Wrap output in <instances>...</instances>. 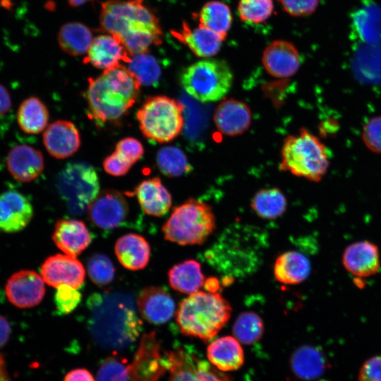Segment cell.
<instances>
[{
  "mask_svg": "<svg viewBox=\"0 0 381 381\" xmlns=\"http://www.w3.org/2000/svg\"><path fill=\"white\" fill-rule=\"evenodd\" d=\"M198 20L200 25L215 32L224 40L231 28L232 15L226 4L210 1L202 7Z\"/></svg>",
  "mask_w": 381,
  "mask_h": 381,
  "instance_id": "35",
  "label": "cell"
},
{
  "mask_svg": "<svg viewBox=\"0 0 381 381\" xmlns=\"http://www.w3.org/2000/svg\"><path fill=\"white\" fill-rule=\"evenodd\" d=\"M183 109V105L180 102L169 97H149L136 114L142 133L155 143L171 141L182 131L184 126Z\"/></svg>",
  "mask_w": 381,
  "mask_h": 381,
  "instance_id": "9",
  "label": "cell"
},
{
  "mask_svg": "<svg viewBox=\"0 0 381 381\" xmlns=\"http://www.w3.org/2000/svg\"><path fill=\"white\" fill-rule=\"evenodd\" d=\"M175 315L182 334L207 341L227 323L231 307L218 292L198 291L180 303Z\"/></svg>",
  "mask_w": 381,
  "mask_h": 381,
  "instance_id": "5",
  "label": "cell"
},
{
  "mask_svg": "<svg viewBox=\"0 0 381 381\" xmlns=\"http://www.w3.org/2000/svg\"><path fill=\"white\" fill-rule=\"evenodd\" d=\"M63 381H95V380L88 370L76 368L69 371Z\"/></svg>",
  "mask_w": 381,
  "mask_h": 381,
  "instance_id": "49",
  "label": "cell"
},
{
  "mask_svg": "<svg viewBox=\"0 0 381 381\" xmlns=\"http://www.w3.org/2000/svg\"><path fill=\"white\" fill-rule=\"evenodd\" d=\"M141 84L121 64L88 80V116L98 126L120 120L135 104Z\"/></svg>",
  "mask_w": 381,
  "mask_h": 381,
  "instance_id": "4",
  "label": "cell"
},
{
  "mask_svg": "<svg viewBox=\"0 0 381 381\" xmlns=\"http://www.w3.org/2000/svg\"><path fill=\"white\" fill-rule=\"evenodd\" d=\"M274 10L272 0H240L238 13L246 23L258 24L267 20Z\"/></svg>",
  "mask_w": 381,
  "mask_h": 381,
  "instance_id": "40",
  "label": "cell"
},
{
  "mask_svg": "<svg viewBox=\"0 0 381 381\" xmlns=\"http://www.w3.org/2000/svg\"><path fill=\"white\" fill-rule=\"evenodd\" d=\"M133 194L143 210L148 215L160 217L171 209V195L158 177L142 181Z\"/></svg>",
  "mask_w": 381,
  "mask_h": 381,
  "instance_id": "26",
  "label": "cell"
},
{
  "mask_svg": "<svg viewBox=\"0 0 381 381\" xmlns=\"http://www.w3.org/2000/svg\"><path fill=\"white\" fill-rule=\"evenodd\" d=\"M87 307L89 332L101 346L121 349L138 339L143 324L131 296L110 291L95 293L88 298Z\"/></svg>",
  "mask_w": 381,
  "mask_h": 381,
  "instance_id": "1",
  "label": "cell"
},
{
  "mask_svg": "<svg viewBox=\"0 0 381 381\" xmlns=\"http://www.w3.org/2000/svg\"><path fill=\"white\" fill-rule=\"evenodd\" d=\"M353 27L363 42L376 44L381 42V8L368 3L362 5L352 18Z\"/></svg>",
  "mask_w": 381,
  "mask_h": 381,
  "instance_id": "32",
  "label": "cell"
},
{
  "mask_svg": "<svg viewBox=\"0 0 381 381\" xmlns=\"http://www.w3.org/2000/svg\"><path fill=\"white\" fill-rule=\"evenodd\" d=\"M171 35L197 56L210 58L220 50L223 40L215 32L201 26L190 28L183 22L178 30H173Z\"/></svg>",
  "mask_w": 381,
  "mask_h": 381,
  "instance_id": "25",
  "label": "cell"
},
{
  "mask_svg": "<svg viewBox=\"0 0 381 381\" xmlns=\"http://www.w3.org/2000/svg\"><path fill=\"white\" fill-rule=\"evenodd\" d=\"M213 121L220 133L227 136H236L249 128L252 114L245 102L236 99H227L222 101L215 109Z\"/></svg>",
  "mask_w": 381,
  "mask_h": 381,
  "instance_id": "20",
  "label": "cell"
},
{
  "mask_svg": "<svg viewBox=\"0 0 381 381\" xmlns=\"http://www.w3.org/2000/svg\"><path fill=\"white\" fill-rule=\"evenodd\" d=\"M115 151L132 165L144 154L143 145L134 138H126L119 141L116 145Z\"/></svg>",
  "mask_w": 381,
  "mask_h": 381,
  "instance_id": "45",
  "label": "cell"
},
{
  "mask_svg": "<svg viewBox=\"0 0 381 381\" xmlns=\"http://www.w3.org/2000/svg\"><path fill=\"white\" fill-rule=\"evenodd\" d=\"M114 250L121 265L132 271L145 268L150 258L148 242L137 234H127L121 236L115 243Z\"/></svg>",
  "mask_w": 381,
  "mask_h": 381,
  "instance_id": "27",
  "label": "cell"
},
{
  "mask_svg": "<svg viewBox=\"0 0 381 381\" xmlns=\"http://www.w3.org/2000/svg\"><path fill=\"white\" fill-rule=\"evenodd\" d=\"M85 62L95 68L107 70L129 62L131 55L122 42L115 36L104 34L97 36L87 50Z\"/></svg>",
  "mask_w": 381,
  "mask_h": 381,
  "instance_id": "23",
  "label": "cell"
},
{
  "mask_svg": "<svg viewBox=\"0 0 381 381\" xmlns=\"http://www.w3.org/2000/svg\"><path fill=\"white\" fill-rule=\"evenodd\" d=\"M42 139L47 151L56 159L73 155L80 145L78 130L72 122L66 120H58L49 125Z\"/></svg>",
  "mask_w": 381,
  "mask_h": 381,
  "instance_id": "21",
  "label": "cell"
},
{
  "mask_svg": "<svg viewBox=\"0 0 381 381\" xmlns=\"http://www.w3.org/2000/svg\"><path fill=\"white\" fill-rule=\"evenodd\" d=\"M362 138L368 149L381 153V116L372 118L365 123Z\"/></svg>",
  "mask_w": 381,
  "mask_h": 381,
  "instance_id": "44",
  "label": "cell"
},
{
  "mask_svg": "<svg viewBox=\"0 0 381 381\" xmlns=\"http://www.w3.org/2000/svg\"><path fill=\"white\" fill-rule=\"evenodd\" d=\"M283 9L295 17L308 16L317 9L319 0H278Z\"/></svg>",
  "mask_w": 381,
  "mask_h": 381,
  "instance_id": "46",
  "label": "cell"
},
{
  "mask_svg": "<svg viewBox=\"0 0 381 381\" xmlns=\"http://www.w3.org/2000/svg\"><path fill=\"white\" fill-rule=\"evenodd\" d=\"M49 111L47 106L37 97H29L20 104L17 122L20 128L28 134H37L47 125Z\"/></svg>",
  "mask_w": 381,
  "mask_h": 381,
  "instance_id": "33",
  "label": "cell"
},
{
  "mask_svg": "<svg viewBox=\"0 0 381 381\" xmlns=\"http://www.w3.org/2000/svg\"><path fill=\"white\" fill-rule=\"evenodd\" d=\"M168 279L173 289L188 295L200 291L205 282L201 265L195 260L174 265L169 270Z\"/></svg>",
  "mask_w": 381,
  "mask_h": 381,
  "instance_id": "30",
  "label": "cell"
},
{
  "mask_svg": "<svg viewBox=\"0 0 381 381\" xmlns=\"http://www.w3.org/2000/svg\"><path fill=\"white\" fill-rule=\"evenodd\" d=\"M267 241L262 231L251 226L227 227L205 253L207 262L227 277H241L260 265Z\"/></svg>",
  "mask_w": 381,
  "mask_h": 381,
  "instance_id": "3",
  "label": "cell"
},
{
  "mask_svg": "<svg viewBox=\"0 0 381 381\" xmlns=\"http://www.w3.org/2000/svg\"><path fill=\"white\" fill-rule=\"evenodd\" d=\"M131 167L132 164L116 151L107 156L103 161L104 171L114 176L126 175Z\"/></svg>",
  "mask_w": 381,
  "mask_h": 381,
  "instance_id": "47",
  "label": "cell"
},
{
  "mask_svg": "<svg viewBox=\"0 0 381 381\" xmlns=\"http://www.w3.org/2000/svg\"><path fill=\"white\" fill-rule=\"evenodd\" d=\"M341 262L346 270L358 278L373 276L381 267L377 246L365 240L349 244L343 252Z\"/></svg>",
  "mask_w": 381,
  "mask_h": 381,
  "instance_id": "17",
  "label": "cell"
},
{
  "mask_svg": "<svg viewBox=\"0 0 381 381\" xmlns=\"http://www.w3.org/2000/svg\"><path fill=\"white\" fill-rule=\"evenodd\" d=\"M6 167L16 180L28 183L34 181L42 174L44 161L39 150L28 145H18L9 150Z\"/></svg>",
  "mask_w": 381,
  "mask_h": 381,
  "instance_id": "22",
  "label": "cell"
},
{
  "mask_svg": "<svg viewBox=\"0 0 381 381\" xmlns=\"http://www.w3.org/2000/svg\"><path fill=\"white\" fill-rule=\"evenodd\" d=\"M129 213V206L123 195L113 189L99 193L87 209L90 222L97 227L109 230L121 226Z\"/></svg>",
  "mask_w": 381,
  "mask_h": 381,
  "instance_id": "13",
  "label": "cell"
},
{
  "mask_svg": "<svg viewBox=\"0 0 381 381\" xmlns=\"http://www.w3.org/2000/svg\"><path fill=\"white\" fill-rule=\"evenodd\" d=\"M41 276L44 282L52 287L68 285L78 289L84 282L85 271L75 258L57 254L44 260L41 267Z\"/></svg>",
  "mask_w": 381,
  "mask_h": 381,
  "instance_id": "15",
  "label": "cell"
},
{
  "mask_svg": "<svg viewBox=\"0 0 381 381\" xmlns=\"http://www.w3.org/2000/svg\"><path fill=\"white\" fill-rule=\"evenodd\" d=\"M156 162L160 171L170 177L183 175L190 168L185 154L174 146L161 148L157 153Z\"/></svg>",
  "mask_w": 381,
  "mask_h": 381,
  "instance_id": "39",
  "label": "cell"
},
{
  "mask_svg": "<svg viewBox=\"0 0 381 381\" xmlns=\"http://www.w3.org/2000/svg\"><path fill=\"white\" fill-rule=\"evenodd\" d=\"M273 271L279 282L287 285H296L303 282L309 277L311 264L303 253L289 250L277 258Z\"/></svg>",
  "mask_w": 381,
  "mask_h": 381,
  "instance_id": "29",
  "label": "cell"
},
{
  "mask_svg": "<svg viewBox=\"0 0 381 381\" xmlns=\"http://www.w3.org/2000/svg\"><path fill=\"white\" fill-rule=\"evenodd\" d=\"M138 308L142 318L153 325L169 322L175 313V303L170 294L158 286L143 289L137 299Z\"/></svg>",
  "mask_w": 381,
  "mask_h": 381,
  "instance_id": "19",
  "label": "cell"
},
{
  "mask_svg": "<svg viewBox=\"0 0 381 381\" xmlns=\"http://www.w3.org/2000/svg\"><path fill=\"white\" fill-rule=\"evenodd\" d=\"M81 294L78 289L68 285L57 287L54 295V303L60 315H68L73 312L81 301Z\"/></svg>",
  "mask_w": 381,
  "mask_h": 381,
  "instance_id": "43",
  "label": "cell"
},
{
  "mask_svg": "<svg viewBox=\"0 0 381 381\" xmlns=\"http://www.w3.org/2000/svg\"><path fill=\"white\" fill-rule=\"evenodd\" d=\"M298 49L290 42L277 40L272 42L263 51L262 63L266 71L277 78L294 75L301 66Z\"/></svg>",
  "mask_w": 381,
  "mask_h": 381,
  "instance_id": "16",
  "label": "cell"
},
{
  "mask_svg": "<svg viewBox=\"0 0 381 381\" xmlns=\"http://www.w3.org/2000/svg\"><path fill=\"white\" fill-rule=\"evenodd\" d=\"M99 21L101 30L116 37L131 56L162 43L159 20L143 0H107L102 4Z\"/></svg>",
  "mask_w": 381,
  "mask_h": 381,
  "instance_id": "2",
  "label": "cell"
},
{
  "mask_svg": "<svg viewBox=\"0 0 381 381\" xmlns=\"http://www.w3.org/2000/svg\"><path fill=\"white\" fill-rule=\"evenodd\" d=\"M11 335V326L6 318L0 315V349L8 342Z\"/></svg>",
  "mask_w": 381,
  "mask_h": 381,
  "instance_id": "51",
  "label": "cell"
},
{
  "mask_svg": "<svg viewBox=\"0 0 381 381\" xmlns=\"http://www.w3.org/2000/svg\"><path fill=\"white\" fill-rule=\"evenodd\" d=\"M92 40L90 28L78 22L64 24L58 35L61 49L71 56H80L86 53Z\"/></svg>",
  "mask_w": 381,
  "mask_h": 381,
  "instance_id": "34",
  "label": "cell"
},
{
  "mask_svg": "<svg viewBox=\"0 0 381 381\" xmlns=\"http://www.w3.org/2000/svg\"><path fill=\"white\" fill-rule=\"evenodd\" d=\"M57 188L68 211L83 214L99 193L98 175L90 164L68 163L59 173Z\"/></svg>",
  "mask_w": 381,
  "mask_h": 381,
  "instance_id": "10",
  "label": "cell"
},
{
  "mask_svg": "<svg viewBox=\"0 0 381 381\" xmlns=\"http://www.w3.org/2000/svg\"><path fill=\"white\" fill-rule=\"evenodd\" d=\"M90 1H92V0H68V3L72 6H82Z\"/></svg>",
  "mask_w": 381,
  "mask_h": 381,
  "instance_id": "53",
  "label": "cell"
},
{
  "mask_svg": "<svg viewBox=\"0 0 381 381\" xmlns=\"http://www.w3.org/2000/svg\"><path fill=\"white\" fill-rule=\"evenodd\" d=\"M87 268L90 279L97 285H107L114 278L115 267L106 255H92L87 261Z\"/></svg>",
  "mask_w": 381,
  "mask_h": 381,
  "instance_id": "41",
  "label": "cell"
},
{
  "mask_svg": "<svg viewBox=\"0 0 381 381\" xmlns=\"http://www.w3.org/2000/svg\"><path fill=\"white\" fill-rule=\"evenodd\" d=\"M167 370V358L165 354H161L156 332L143 334L133 359L128 365V381H158Z\"/></svg>",
  "mask_w": 381,
  "mask_h": 381,
  "instance_id": "12",
  "label": "cell"
},
{
  "mask_svg": "<svg viewBox=\"0 0 381 381\" xmlns=\"http://www.w3.org/2000/svg\"><path fill=\"white\" fill-rule=\"evenodd\" d=\"M264 332L262 319L255 312H242L236 318L233 333L241 343L253 344L259 341Z\"/></svg>",
  "mask_w": 381,
  "mask_h": 381,
  "instance_id": "38",
  "label": "cell"
},
{
  "mask_svg": "<svg viewBox=\"0 0 381 381\" xmlns=\"http://www.w3.org/2000/svg\"><path fill=\"white\" fill-rule=\"evenodd\" d=\"M207 357L212 365L223 372L238 370L244 362L241 342L231 336L213 340L207 346Z\"/></svg>",
  "mask_w": 381,
  "mask_h": 381,
  "instance_id": "28",
  "label": "cell"
},
{
  "mask_svg": "<svg viewBox=\"0 0 381 381\" xmlns=\"http://www.w3.org/2000/svg\"><path fill=\"white\" fill-rule=\"evenodd\" d=\"M52 239L65 254L76 258L87 248L92 237L83 222L62 219L55 224Z\"/></svg>",
  "mask_w": 381,
  "mask_h": 381,
  "instance_id": "24",
  "label": "cell"
},
{
  "mask_svg": "<svg viewBox=\"0 0 381 381\" xmlns=\"http://www.w3.org/2000/svg\"><path fill=\"white\" fill-rule=\"evenodd\" d=\"M168 381H230L228 376L209 362L183 348L164 353Z\"/></svg>",
  "mask_w": 381,
  "mask_h": 381,
  "instance_id": "11",
  "label": "cell"
},
{
  "mask_svg": "<svg viewBox=\"0 0 381 381\" xmlns=\"http://www.w3.org/2000/svg\"><path fill=\"white\" fill-rule=\"evenodd\" d=\"M0 381H11L6 369L4 358L1 354H0Z\"/></svg>",
  "mask_w": 381,
  "mask_h": 381,
  "instance_id": "52",
  "label": "cell"
},
{
  "mask_svg": "<svg viewBox=\"0 0 381 381\" xmlns=\"http://www.w3.org/2000/svg\"><path fill=\"white\" fill-rule=\"evenodd\" d=\"M291 367L298 378L312 380L322 375L326 368V361L318 349L304 345L293 353Z\"/></svg>",
  "mask_w": 381,
  "mask_h": 381,
  "instance_id": "31",
  "label": "cell"
},
{
  "mask_svg": "<svg viewBox=\"0 0 381 381\" xmlns=\"http://www.w3.org/2000/svg\"><path fill=\"white\" fill-rule=\"evenodd\" d=\"M359 381H381V356L366 360L360 368Z\"/></svg>",
  "mask_w": 381,
  "mask_h": 381,
  "instance_id": "48",
  "label": "cell"
},
{
  "mask_svg": "<svg viewBox=\"0 0 381 381\" xmlns=\"http://www.w3.org/2000/svg\"><path fill=\"white\" fill-rule=\"evenodd\" d=\"M5 291L13 305L21 308H32L38 305L44 296V281L34 271L20 270L8 279Z\"/></svg>",
  "mask_w": 381,
  "mask_h": 381,
  "instance_id": "14",
  "label": "cell"
},
{
  "mask_svg": "<svg viewBox=\"0 0 381 381\" xmlns=\"http://www.w3.org/2000/svg\"><path fill=\"white\" fill-rule=\"evenodd\" d=\"M286 206V198L277 188L258 190L250 202V207L255 213L265 219H274L279 217L285 212Z\"/></svg>",
  "mask_w": 381,
  "mask_h": 381,
  "instance_id": "36",
  "label": "cell"
},
{
  "mask_svg": "<svg viewBox=\"0 0 381 381\" xmlns=\"http://www.w3.org/2000/svg\"><path fill=\"white\" fill-rule=\"evenodd\" d=\"M33 207L28 198L15 190L0 193V231L16 233L31 221Z\"/></svg>",
  "mask_w": 381,
  "mask_h": 381,
  "instance_id": "18",
  "label": "cell"
},
{
  "mask_svg": "<svg viewBox=\"0 0 381 381\" xmlns=\"http://www.w3.org/2000/svg\"><path fill=\"white\" fill-rule=\"evenodd\" d=\"M128 365L117 356L107 357L99 366L97 381H128Z\"/></svg>",
  "mask_w": 381,
  "mask_h": 381,
  "instance_id": "42",
  "label": "cell"
},
{
  "mask_svg": "<svg viewBox=\"0 0 381 381\" xmlns=\"http://www.w3.org/2000/svg\"><path fill=\"white\" fill-rule=\"evenodd\" d=\"M234 75L222 59H206L193 63L182 71L180 81L185 91L202 102L223 99L233 84Z\"/></svg>",
  "mask_w": 381,
  "mask_h": 381,
  "instance_id": "8",
  "label": "cell"
},
{
  "mask_svg": "<svg viewBox=\"0 0 381 381\" xmlns=\"http://www.w3.org/2000/svg\"><path fill=\"white\" fill-rule=\"evenodd\" d=\"M329 167L325 145L305 128L287 136L281 149L279 169L311 181H320Z\"/></svg>",
  "mask_w": 381,
  "mask_h": 381,
  "instance_id": "6",
  "label": "cell"
},
{
  "mask_svg": "<svg viewBox=\"0 0 381 381\" xmlns=\"http://www.w3.org/2000/svg\"><path fill=\"white\" fill-rule=\"evenodd\" d=\"M216 226L212 207L207 203L190 198L174 208L162 226L165 239L181 246L201 245Z\"/></svg>",
  "mask_w": 381,
  "mask_h": 381,
  "instance_id": "7",
  "label": "cell"
},
{
  "mask_svg": "<svg viewBox=\"0 0 381 381\" xmlns=\"http://www.w3.org/2000/svg\"><path fill=\"white\" fill-rule=\"evenodd\" d=\"M12 107L11 95L7 88L0 83V116L8 113Z\"/></svg>",
  "mask_w": 381,
  "mask_h": 381,
  "instance_id": "50",
  "label": "cell"
},
{
  "mask_svg": "<svg viewBox=\"0 0 381 381\" xmlns=\"http://www.w3.org/2000/svg\"><path fill=\"white\" fill-rule=\"evenodd\" d=\"M12 0H1V4L6 8H9L11 5Z\"/></svg>",
  "mask_w": 381,
  "mask_h": 381,
  "instance_id": "54",
  "label": "cell"
},
{
  "mask_svg": "<svg viewBox=\"0 0 381 381\" xmlns=\"http://www.w3.org/2000/svg\"><path fill=\"white\" fill-rule=\"evenodd\" d=\"M127 64V68L141 85L152 86L158 83L161 67L157 59L148 52L131 56Z\"/></svg>",
  "mask_w": 381,
  "mask_h": 381,
  "instance_id": "37",
  "label": "cell"
}]
</instances>
